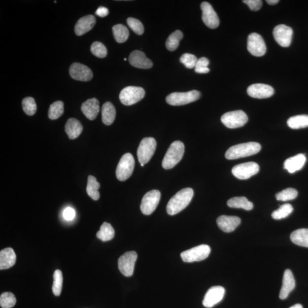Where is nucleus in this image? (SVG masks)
<instances>
[{
	"mask_svg": "<svg viewBox=\"0 0 308 308\" xmlns=\"http://www.w3.org/2000/svg\"><path fill=\"white\" fill-rule=\"evenodd\" d=\"M288 126L292 129H300L308 127V115H299L293 116L288 119Z\"/></svg>",
	"mask_w": 308,
	"mask_h": 308,
	"instance_id": "nucleus-31",
	"label": "nucleus"
},
{
	"mask_svg": "<svg viewBox=\"0 0 308 308\" xmlns=\"http://www.w3.org/2000/svg\"><path fill=\"white\" fill-rule=\"evenodd\" d=\"M100 188V184L97 182L96 177L92 175L89 176L86 191L89 197L94 201H98L100 198L99 191Z\"/></svg>",
	"mask_w": 308,
	"mask_h": 308,
	"instance_id": "nucleus-30",
	"label": "nucleus"
},
{
	"mask_svg": "<svg viewBox=\"0 0 308 308\" xmlns=\"http://www.w3.org/2000/svg\"><path fill=\"white\" fill-rule=\"evenodd\" d=\"M202 20L206 27L210 29H216L219 27V19L212 6L207 2H204L201 4Z\"/></svg>",
	"mask_w": 308,
	"mask_h": 308,
	"instance_id": "nucleus-16",
	"label": "nucleus"
},
{
	"mask_svg": "<svg viewBox=\"0 0 308 308\" xmlns=\"http://www.w3.org/2000/svg\"><path fill=\"white\" fill-rule=\"evenodd\" d=\"M90 51H91L94 56L101 58V59L106 57L107 54L106 46L103 43L98 41L92 43L91 48H90Z\"/></svg>",
	"mask_w": 308,
	"mask_h": 308,
	"instance_id": "nucleus-41",
	"label": "nucleus"
},
{
	"mask_svg": "<svg viewBox=\"0 0 308 308\" xmlns=\"http://www.w3.org/2000/svg\"><path fill=\"white\" fill-rule=\"evenodd\" d=\"M261 145L257 142H248L235 145L227 151L225 157L229 160L249 157L258 153Z\"/></svg>",
	"mask_w": 308,
	"mask_h": 308,
	"instance_id": "nucleus-2",
	"label": "nucleus"
},
{
	"mask_svg": "<svg viewBox=\"0 0 308 308\" xmlns=\"http://www.w3.org/2000/svg\"><path fill=\"white\" fill-rule=\"evenodd\" d=\"M72 78L77 81L88 82L93 78V72L89 68L80 63L72 64L69 68Z\"/></svg>",
	"mask_w": 308,
	"mask_h": 308,
	"instance_id": "nucleus-17",
	"label": "nucleus"
},
{
	"mask_svg": "<svg viewBox=\"0 0 308 308\" xmlns=\"http://www.w3.org/2000/svg\"><path fill=\"white\" fill-rule=\"evenodd\" d=\"M115 231L111 224L106 222L103 224L100 230L97 233V237L103 241L112 240L114 237Z\"/></svg>",
	"mask_w": 308,
	"mask_h": 308,
	"instance_id": "nucleus-32",
	"label": "nucleus"
},
{
	"mask_svg": "<svg viewBox=\"0 0 308 308\" xmlns=\"http://www.w3.org/2000/svg\"><path fill=\"white\" fill-rule=\"evenodd\" d=\"M53 293L54 295L59 296L63 289V276L62 272L59 270L55 271L53 274Z\"/></svg>",
	"mask_w": 308,
	"mask_h": 308,
	"instance_id": "nucleus-36",
	"label": "nucleus"
},
{
	"mask_svg": "<svg viewBox=\"0 0 308 308\" xmlns=\"http://www.w3.org/2000/svg\"><path fill=\"white\" fill-rule=\"evenodd\" d=\"M289 308H303V307L302 305H301V304H295V305L291 307H290Z\"/></svg>",
	"mask_w": 308,
	"mask_h": 308,
	"instance_id": "nucleus-50",
	"label": "nucleus"
},
{
	"mask_svg": "<svg viewBox=\"0 0 308 308\" xmlns=\"http://www.w3.org/2000/svg\"><path fill=\"white\" fill-rule=\"evenodd\" d=\"M129 63L133 67L148 69L153 67V64L152 61L147 59L145 54L139 50H135L129 56Z\"/></svg>",
	"mask_w": 308,
	"mask_h": 308,
	"instance_id": "nucleus-20",
	"label": "nucleus"
},
{
	"mask_svg": "<svg viewBox=\"0 0 308 308\" xmlns=\"http://www.w3.org/2000/svg\"><path fill=\"white\" fill-rule=\"evenodd\" d=\"M242 2L247 5L249 9L252 11H258L262 8L263 5L262 0H244Z\"/></svg>",
	"mask_w": 308,
	"mask_h": 308,
	"instance_id": "nucleus-44",
	"label": "nucleus"
},
{
	"mask_svg": "<svg viewBox=\"0 0 308 308\" xmlns=\"http://www.w3.org/2000/svg\"><path fill=\"white\" fill-rule=\"evenodd\" d=\"M96 14L97 16H99L101 17H104L108 15V10L107 8H105V7L101 6L97 9L96 12Z\"/></svg>",
	"mask_w": 308,
	"mask_h": 308,
	"instance_id": "nucleus-47",
	"label": "nucleus"
},
{
	"mask_svg": "<svg viewBox=\"0 0 308 308\" xmlns=\"http://www.w3.org/2000/svg\"><path fill=\"white\" fill-rule=\"evenodd\" d=\"M16 262V255L12 248H7L0 252V270H8Z\"/></svg>",
	"mask_w": 308,
	"mask_h": 308,
	"instance_id": "nucleus-25",
	"label": "nucleus"
},
{
	"mask_svg": "<svg viewBox=\"0 0 308 308\" xmlns=\"http://www.w3.org/2000/svg\"><path fill=\"white\" fill-rule=\"evenodd\" d=\"M135 251L127 252L118 259V268L121 273L126 277L132 276L137 259Z\"/></svg>",
	"mask_w": 308,
	"mask_h": 308,
	"instance_id": "nucleus-12",
	"label": "nucleus"
},
{
	"mask_svg": "<svg viewBox=\"0 0 308 308\" xmlns=\"http://www.w3.org/2000/svg\"><path fill=\"white\" fill-rule=\"evenodd\" d=\"M296 287V281L292 271L286 270L284 272L282 285L280 290L279 298L281 300L287 299L293 289Z\"/></svg>",
	"mask_w": 308,
	"mask_h": 308,
	"instance_id": "nucleus-21",
	"label": "nucleus"
},
{
	"mask_svg": "<svg viewBox=\"0 0 308 308\" xmlns=\"http://www.w3.org/2000/svg\"><path fill=\"white\" fill-rule=\"evenodd\" d=\"M63 216L65 220L71 221L75 217V211L73 208L68 207L65 208L63 212Z\"/></svg>",
	"mask_w": 308,
	"mask_h": 308,
	"instance_id": "nucleus-45",
	"label": "nucleus"
},
{
	"mask_svg": "<svg viewBox=\"0 0 308 308\" xmlns=\"http://www.w3.org/2000/svg\"><path fill=\"white\" fill-rule=\"evenodd\" d=\"M274 89L270 85L256 83L248 87L247 93L250 97L257 99H268L274 94Z\"/></svg>",
	"mask_w": 308,
	"mask_h": 308,
	"instance_id": "nucleus-18",
	"label": "nucleus"
},
{
	"mask_svg": "<svg viewBox=\"0 0 308 308\" xmlns=\"http://www.w3.org/2000/svg\"><path fill=\"white\" fill-rule=\"evenodd\" d=\"M210 252L211 248L209 246L202 244L183 252L181 253L180 256L184 262L193 263L200 262L207 258Z\"/></svg>",
	"mask_w": 308,
	"mask_h": 308,
	"instance_id": "nucleus-8",
	"label": "nucleus"
},
{
	"mask_svg": "<svg viewBox=\"0 0 308 308\" xmlns=\"http://www.w3.org/2000/svg\"><path fill=\"white\" fill-rule=\"evenodd\" d=\"M16 298L11 292L2 293L0 296V306L2 308H12L16 304Z\"/></svg>",
	"mask_w": 308,
	"mask_h": 308,
	"instance_id": "nucleus-38",
	"label": "nucleus"
},
{
	"mask_svg": "<svg viewBox=\"0 0 308 308\" xmlns=\"http://www.w3.org/2000/svg\"><path fill=\"white\" fill-rule=\"evenodd\" d=\"M275 40L283 48H288L291 45L293 35V30L287 25L281 24L274 28L273 31Z\"/></svg>",
	"mask_w": 308,
	"mask_h": 308,
	"instance_id": "nucleus-14",
	"label": "nucleus"
},
{
	"mask_svg": "<svg viewBox=\"0 0 308 308\" xmlns=\"http://www.w3.org/2000/svg\"><path fill=\"white\" fill-rule=\"evenodd\" d=\"M194 197V191L191 188H184L170 199L167 205V212L170 215H175L186 208Z\"/></svg>",
	"mask_w": 308,
	"mask_h": 308,
	"instance_id": "nucleus-1",
	"label": "nucleus"
},
{
	"mask_svg": "<svg viewBox=\"0 0 308 308\" xmlns=\"http://www.w3.org/2000/svg\"><path fill=\"white\" fill-rule=\"evenodd\" d=\"M140 165H141V166L143 167V166H144V165H143V164H140Z\"/></svg>",
	"mask_w": 308,
	"mask_h": 308,
	"instance_id": "nucleus-51",
	"label": "nucleus"
},
{
	"mask_svg": "<svg viewBox=\"0 0 308 308\" xmlns=\"http://www.w3.org/2000/svg\"><path fill=\"white\" fill-rule=\"evenodd\" d=\"M227 205L231 208H242L246 211H250L253 208L252 203L244 197L231 198L227 202Z\"/></svg>",
	"mask_w": 308,
	"mask_h": 308,
	"instance_id": "nucleus-29",
	"label": "nucleus"
},
{
	"mask_svg": "<svg viewBox=\"0 0 308 308\" xmlns=\"http://www.w3.org/2000/svg\"><path fill=\"white\" fill-rule=\"evenodd\" d=\"M209 64V60L205 57H202L198 60L195 68H208Z\"/></svg>",
	"mask_w": 308,
	"mask_h": 308,
	"instance_id": "nucleus-46",
	"label": "nucleus"
},
{
	"mask_svg": "<svg viewBox=\"0 0 308 308\" xmlns=\"http://www.w3.org/2000/svg\"><path fill=\"white\" fill-rule=\"evenodd\" d=\"M116 116L115 108L110 102L104 103L102 108V119L104 125L109 126L113 123Z\"/></svg>",
	"mask_w": 308,
	"mask_h": 308,
	"instance_id": "nucleus-27",
	"label": "nucleus"
},
{
	"mask_svg": "<svg viewBox=\"0 0 308 308\" xmlns=\"http://www.w3.org/2000/svg\"><path fill=\"white\" fill-rule=\"evenodd\" d=\"M298 195V191L294 188H288L276 194V198L277 201L286 202L293 200Z\"/></svg>",
	"mask_w": 308,
	"mask_h": 308,
	"instance_id": "nucleus-39",
	"label": "nucleus"
},
{
	"mask_svg": "<svg viewBox=\"0 0 308 308\" xmlns=\"http://www.w3.org/2000/svg\"><path fill=\"white\" fill-rule=\"evenodd\" d=\"M127 23L133 31L137 35H142L144 33L143 25L141 22L134 18L130 17L127 20Z\"/></svg>",
	"mask_w": 308,
	"mask_h": 308,
	"instance_id": "nucleus-42",
	"label": "nucleus"
},
{
	"mask_svg": "<svg viewBox=\"0 0 308 308\" xmlns=\"http://www.w3.org/2000/svg\"><path fill=\"white\" fill-rule=\"evenodd\" d=\"M248 120L247 115L241 110L228 112L221 118V121L229 129L241 128L247 123Z\"/></svg>",
	"mask_w": 308,
	"mask_h": 308,
	"instance_id": "nucleus-9",
	"label": "nucleus"
},
{
	"mask_svg": "<svg viewBox=\"0 0 308 308\" xmlns=\"http://www.w3.org/2000/svg\"><path fill=\"white\" fill-rule=\"evenodd\" d=\"M64 103L62 101H56L50 105L48 117L52 120H55L59 118L64 114Z\"/></svg>",
	"mask_w": 308,
	"mask_h": 308,
	"instance_id": "nucleus-35",
	"label": "nucleus"
},
{
	"mask_svg": "<svg viewBox=\"0 0 308 308\" xmlns=\"http://www.w3.org/2000/svg\"><path fill=\"white\" fill-rule=\"evenodd\" d=\"M184 153V145L177 140L170 145L162 161V167L166 170L171 169L182 160Z\"/></svg>",
	"mask_w": 308,
	"mask_h": 308,
	"instance_id": "nucleus-3",
	"label": "nucleus"
},
{
	"mask_svg": "<svg viewBox=\"0 0 308 308\" xmlns=\"http://www.w3.org/2000/svg\"><path fill=\"white\" fill-rule=\"evenodd\" d=\"M225 289L221 286H214L208 290L203 300V305L211 308L222 301L225 294Z\"/></svg>",
	"mask_w": 308,
	"mask_h": 308,
	"instance_id": "nucleus-15",
	"label": "nucleus"
},
{
	"mask_svg": "<svg viewBox=\"0 0 308 308\" xmlns=\"http://www.w3.org/2000/svg\"><path fill=\"white\" fill-rule=\"evenodd\" d=\"M200 97L201 93L195 90L186 93H172L166 97V102L172 106H182L195 102Z\"/></svg>",
	"mask_w": 308,
	"mask_h": 308,
	"instance_id": "nucleus-4",
	"label": "nucleus"
},
{
	"mask_svg": "<svg viewBox=\"0 0 308 308\" xmlns=\"http://www.w3.org/2000/svg\"><path fill=\"white\" fill-rule=\"evenodd\" d=\"M157 147V142L153 137H145L139 144L137 156L140 164H146L153 157Z\"/></svg>",
	"mask_w": 308,
	"mask_h": 308,
	"instance_id": "nucleus-7",
	"label": "nucleus"
},
{
	"mask_svg": "<svg viewBox=\"0 0 308 308\" xmlns=\"http://www.w3.org/2000/svg\"><path fill=\"white\" fill-rule=\"evenodd\" d=\"M216 222L221 230L230 233L240 225L241 219L238 216L222 215L217 219Z\"/></svg>",
	"mask_w": 308,
	"mask_h": 308,
	"instance_id": "nucleus-19",
	"label": "nucleus"
},
{
	"mask_svg": "<svg viewBox=\"0 0 308 308\" xmlns=\"http://www.w3.org/2000/svg\"><path fill=\"white\" fill-rule=\"evenodd\" d=\"M180 61L188 68H193L195 67L198 59L193 54L186 53L180 57Z\"/></svg>",
	"mask_w": 308,
	"mask_h": 308,
	"instance_id": "nucleus-43",
	"label": "nucleus"
},
{
	"mask_svg": "<svg viewBox=\"0 0 308 308\" xmlns=\"http://www.w3.org/2000/svg\"><path fill=\"white\" fill-rule=\"evenodd\" d=\"M291 240L296 245L308 248V229L302 228L293 231L291 235Z\"/></svg>",
	"mask_w": 308,
	"mask_h": 308,
	"instance_id": "nucleus-28",
	"label": "nucleus"
},
{
	"mask_svg": "<svg viewBox=\"0 0 308 308\" xmlns=\"http://www.w3.org/2000/svg\"><path fill=\"white\" fill-rule=\"evenodd\" d=\"M307 158L305 155L299 154L289 158L284 162V168L291 173L302 169L305 165Z\"/></svg>",
	"mask_w": 308,
	"mask_h": 308,
	"instance_id": "nucleus-24",
	"label": "nucleus"
},
{
	"mask_svg": "<svg viewBox=\"0 0 308 308\" xmlns=\"http://www.w3.org/2000/svg\"><path fill=\"white\" fill-rule=\"evenodd\" d=\"M22 106L25 113L32 116L35 114L37 111V104L34 99L32 97H27L22 101Z\"/></svg>",
	"mask_w": 308,
	"mask_h": 308,
	"instance_id": "nucleus-40",
	"label": "nucleus"
},
{
	"mask_svg": "<svg viewBox=\"0 0 308 308\" xmlns=\"http://www.w3.org/2000/svg\"><path fill=\"white\" fill-rule=\"evenodd\" d=\"M247 49L252 55L256 57H262L267 51V47L263 37L256 33L249 35Z\"/></svg>",
	"mask_w": 308,
	"mask_h": 308,
	"instance_id": "nucleus-13",
	"label": "nucleus"
},
{
	"mask_svg": "<svg viewBox=\"0 0 308 308\" xmlns=\"http://www.w3.org/2000/svg\"><path fill=\"white\" fill-rule=\"evenodd\" d=\"M81 110L87 118L93 121L95 119L100 112L99 101L95 98L87 100L83 103Z\"/></svg>",
	"mask_w": 308,
	"mask_h": 308,
	"instance_id": "nucleus-23",
	"label": "nucleus"
},
{
	"mask_svg": "<svg viewBox=\"0 0 308 308\" xmlns=\"http://www.w3.org/2000/svg\"><path fill=\"white\" fill-rule=\"evenodd\" d=\"M160 191L154 190L144 195L140 205L141 211L146 215H151L159 204L161 199Z\"/></svg>",
	"mask_w": 308,
	"mask_h": 308,
	"instance_id": "nucleus-10",
	"label": "nucleus"
},
{
	"mask_svg": "<svg viewBox=\"0 0 308 308\" xmlns=\"http://www.w3.org/2000/svg\"><path fill=\"white\" fill-rule=\"evenodd\" d=\"M135 166V161L133 156L130 153H126L122 156L119 162L116 176L119 181H125L132 176Z\"/></svg>",
	"mask_w": 308,
	"mask_h": 308,
	"instance_id": "nucleus-5",
	"label": "nucleus"
},
{
	"mask_svg": "<svg viewBox=\"0 0 308 308\" xmlns=\"http://www.w3.org/2000/svg\"><path fill=\"white\" fill-rule=\"evenodd\" d=\"M266 2L268 3V4L274 5L277 4L279 1L278 0H267Z\"/></svg>",
	"mask_w": 308,
	"mask_h": 308,
	"instance_id": "nucleus-49",
	"label": "nucleus"
},
{
	"mask_svg": "<svg viewBox=\"0 0 308 308\" xmlns=\"http://www.w3.org/2000/svg\"><path fill=\"white\" fill-rule=\"evenodd\" d=\"M83 126L80 122L75 118L68 119L65 125V132L70 139L77 138L82 133Z\"/></svg>",
	"mask_w": 308,
	"mask_h": 308,
	"instance_id": "nucleus-26",
	"label": "nucleus"
},
{
	"mask_svg": "<svg viewBox=\"0 0 308 308\" xmlns=\"http://www.w3.org/2000/svg\"><path fill=\"white\" fill-rule=\"evenodd\" d=\"M259 170V166L256 163L246 162L234 166L232 173L239 179L246 180L257 174Z\"/></svg>",
	"mask_w": 308,
	"mask_h": 308,
	"instance_id": "nucleus-11",
	"label": "nucleus"
},
{
	"mask_svg": "<svg viewBox=\"0 0 308 308\" xmlns=\"http://www.w3.org/2000/svg\"><path fill=\"white\" fill-rule=\"evenodd\" d=\"M195 71L197 73L205 74L209 71V68H195Z\"/></svg>",
	"mask_w": 308,
	"mask_h": 308,
	"instance_id": "nucleus-48",
	"label": "nucleus"
},
{
	"mask_svg": "<svg viewBox=\"0 0 308 308\" xmlns=\"http://www.w3.org/2000/svg\"><path fill=\"white\" fill-rule=\"evenodd\" d=\"M114 37L116 41L123 43L128 40L129 32L128 28L122 24L115 25L113 27Z\"/></svg>",
	"mask_w": 308,
	"mask_h": 308,
	"instance_id": "nucleus-34",
	"label": "nucleus"
},
{
	"mask_svg": "<svg viewBox=\"0 0 308 308\" xmlns=\"http://www.w3.org/2000/svg\"><path fill=\"white\" fill-rule=\"evenodd\" d=\"M96 23V17L93 15H87L81 18L75 24L74 31L78 36L85 34L91 31Z\"/></svg>",
	"mask_w": 308,
	"mask_h": 308,
	"instance_id": "nucleus-22",
	"label": "nucleus"
},
{
	"mask_svg": "<svg viewBox=\"0 0 308 308\" xmlns=\"http://www.w3.org/2000/svg\"><path fill=\"white\" fill-rule=\"evenodd\" d=\"M293 208L292 205L290 204H285L282 205L280 208H278L272 213V217L275 220H280L288 217L293 212Z\"/></svg>",
	"mask_w": 308,
	"mask_h": 308,
	"instance_id": "nucleus-37",
	"label": "nucleus"
},
{
	"mask_svg": "<svg viewBox=\"0 0 308 308\" xmlns=\"http://www.w3.org/2000/svg\"><path fill=\"white\" fill-rule=\"evenodd\" d=\"M183 37V33L177 30L170 34L166 42L167 49L169 51H174L179 45V42Z\"/></svg>",
	"mask_w": 308,
	"mask_h": 308,
	"instance_id": "nucleus-33",
	"label": "nucleus"
},
{
	"mask_svg": "<svg viewBox=\"0 0 308 308\" xmlns=\"http://www.w3.org/2000/svg\"><path fill=\"white\" fill-rule=\"evenodd\" d=\"M145 96L144 90L137 86H128L119 94V100L122 104L130 106L139 102Z\"/></svg>",
	"mask_w": 308,
	"mask_h": 308,
	"instance_id": "nucleus-6",
	"label": "nucleus"
}]
</instances>
